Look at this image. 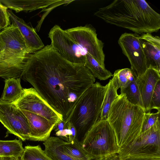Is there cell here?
Segmentation results:
<instances>
[{
	"mask_svg": "<svg viewBox=\"0 0 160 160\" xmlns=\"http://www.w3.org/2000/svg\"><path fill=\"white\" fill-rule=\"evenodd\" d=\"M66 124L67 122L63 119L56 123L53 129L55 135L62 132L66 128Z\"/></svg>",
	"mask_w": 160,
	"mask_h": 160,
	"instance_id": "obj_31",
	"label": "cell"
},
{
	"mask_svg": "<svg viewBox=\"0 0 160 160\" xmlns=\"http://www.w3.org/2000/svg\"><path fill=\"white\" fill-rule=\"evenodd\" d=\"M20 160H53L44 152L39 145L27 146L24 150Z\"/></svg>",
	"mask_w": 160,
	"mask_h": 160,
	"instance_id": "obj_27",
	"label": "cell"
},
{
	"mask_svg": "<svg viewBox=\"0 0 160 160\" xmlns=\"http://www.w3.org/2000/svg\"><path fill=\"white\" fill-rule=\"evenodd\" d=\"M160 72L150 67L142 75L136 78L146 112L151 111V98L157 82L160 80Z\"/></svg>",
	"mask_w": 160,
	"mask_h": 160,
	"instance_id": "obj_15",
	"label": "cell"
},
{
	"mask_svg": "<svg viewBox=\"0 0 160 160\" xmlns=\"http://www.w3.org/2000/svg\"><path fill=\"white\" fill-rule=\"evenodd\" d=\"M14 104L20 110L32 112L56 123L63 119L32 88H24L23 93Z\"/></svg>",
	"mask_w": 160,
	"mask_h": 160,
	"instance_id": "obj_10",
	"label": "cell"
},
{
	"mask_svg": "<svg viewBox=\"0 0 160 160\" xmlns=\"http://www.w3.org/2000/svg\"><path fill=\"white\" fill-rule=\"evenodd\" d=\"M23 150L21 140H0V157H13L19 158L21 157Z\"/></svg>",
	"mask_w": 160,
	"mask_h": 160,
	"instance_id": "obj_21",
	"label": "cell"
},
{
	"mask_svg": "<svg viewBox=\"0 0 160 160\" xmlns=\"http://www.w3.org/2000/svg\"><path fill=\"white\" fill-rule=\"evenodd\" d=\"M2 158H2V157H0V160H2Z\"/></svg>",
	"mask_w": 160,
	"mask_h": 160,
	"instance_id": "obj_35",
	"label": "cell"
},
{
	"mask_svg": "<svg viewBox=\"0 0 160 160\" xmlns=\"http://www.w3.org/2000/svg\"><path fill=\"white\" fill-rule=\"evenodd\" d=\"M108 87L97 82L83 93L66 121L75 127L79 136L84 135L100 119L105 94Z\"/></svg>",
	"mask_w": 160,
	"mask_h": 160,
	"instance_id": "obj_4",
	"label": "cell"
},
{
	"mask_svg": "<svg viewBox=\"0 0 160 160\" xmlns=\"http://www.w3.org/2000/svg\"><path fill=\"white\" fill-rule=\"evenodd\" d=\"M137 33H124L120 36L118 42L122 53L128 58L131 70L136 78L141 76L148 68L145 56Z\"/></svg>",
	"mask_w": 160,
	"mask_h": 160,
	"instance_id": "obj_12",
	"label": "cell"
},
{
	"mask_svg": "<svg viewBox=\"0 0 160 160\" xmlns=\"http://www.w3.org/2000/svg\"><path fill=\"white\" fill-rule=\"evenodd\" d=\"M26 60H11L0 58V77L6 79L21 78Z\"/></svg>",
	"mask_w": 160,
	"mask_h": 160,
	"instance_id": "obj_19",
	"label": "cell"
},
{
	"mask_svg": "<svg viewBox=\"0 0 160 160\" xmlns=\"http://www.w3.org/2000/svg\"><path fill=\"white\" fill-rule=\"evenodd\" d=\"M80 142L83 149L95 158L118 153L120 149L107 120L99 119L84 135Z\"/></svg>",
	"mask_w": 160,
	"mask_h": 160,
	"instance_id": "obj_5",
	"label": "cell"
},
{
	"mask_svg": "<svg viewBox=\"0 0 160 160\" xmlns=\"http://www.w3.org/2000/svg\"><path fill=\"white\" fill-rule=\"evenodd\" d=\"M0 57L5 59H25L29 54L18 28L11 24L0 32Z\"/></svg>",
	"mask_w": 160,
	"mask_h": 160,
	"instance_id": "obj_11",
	"label": "cell"
},
{
	"mask_svg": "<svg viewBox=\"0 0 160 160\" xmlns=\"http://www.w3.org/2000/svg\"><path fill=\"white\" fill-rule=\"evenodd\" d=\"M12 24L19 29L24 40L28 54L33 53L44 47V44L35 30L15 15L11 10H8Z\"/></svg>",
	"mask_w": 160,
	"mask_h": 160,
	"instance_id": "obj_14",
	"label": "cell"
},
{
	"mask_svg": "<svg viewBox=\"0 0 160 160\" xmlns=\"http://www.w3.org/2000/svg\"><path fill=\"white\" fill-rule=\"evenodd\" d=\"M71 39L101 66L105 67L104 43L97 36L96 31L89 26H78L65 30Z\"/></svg>",
	"mask_w": 160,
	"mask_h": 160,
	"instance_id": "obj_9",
	"label": "cell"
},
{
	"mask_svg": "<svg viewBox=\"0 0 160 160\" xmlns=\"http://www.w3.org/2000/svg\"><path fill=\"white\" fill-rule=\"evenodd\" d=\"M152 109L160 111V80L157 82L152 96L150 110Z\"/></svg>",
	"mask_w": 160,
	"mask_h": 160,
	"instance_id": "obj_29",
	"label": "cell"
},
{
	"mask_svg": "<svg viewBox=\"0 0 160 160\" xmlns=\"http://www.w3.org/2000/svg\"><path fill=\"white\" fill-rule=\"evenodd\" d=\"M20 82V78L5 79L4 89L0 101L6 103H14L23 92Z\"/></svg>",
	"mask_w": 160,
	"mask_h": 160,
	"instance_id": "obj_20",
	"label": "cell"
},
{
	"mask_svg": "<svg viewBox=\"0 0 160 160\" xmlns=\"http://www.w3.org/2000/svg\"><path fill=\"white\" fill-rule=\"evenodd\" d=\"M146 112L132 104L121 93L112 103L107 120L113 129L119 147L130 143L141 133Z\"/></svg>",
	"mask_w": 160,
	"mask_h": 160,
	"instance_id": "obj_3",
	"label": "cell"
},
{
	"mask_svg": "<svg viewBox=\"0 0 160 160\" xmlns=\"http://www.w3.org/2000/svg\"><path fill=\"white\" fill-rule=\"evenodd\" d=\"M0 122L6 128L7 135L13 134L23 141L30 140V130L27 119L14 103L0 101Z\"/></svg>",
	"mask_w": 160,
	"mask_h": 160,
	"instance_id": "obj_8",
	"label": "cell"
},
{
	"mask_svg": "<svg viewBox=\"0 0 160 160\" xmlns=\"http://www.w3.org/2000/svg\"><path fill=\"white\" fill-rule=\"evenodd\" d=\"M118 89L112 78L108 83V87L105 94L99 119L107 120L111 105L118 96L117 93Z\"/></svg>",
	"mask_w": 160,
	"mask_h": 160,
	"instance_id": "obj_23",
	"label": "cell"
},
{
	"mask_svg": "<svg viewBox=\"0 0 160 160\" xmlns=\"http://www.w3.org/2000/svg\"><path fill=\"white\" fill-rule=\"evenodd\" d=\"M1 29H2L0 28V32L1 31Z\"/></svg>",
	"mask_w": 160,
	"mask_h": 160,
	"instance_id": "obj_36",
	"label": "cell"
},
{
	"mask_svg": "<svg viewBox=\"0 0 160 160\" xmlns=\"http://www.w3.org/2000/svg\"><path fill=\"white\" fill-rule=\"evenodd\" d=\"M121 159L128 157L160 158V119L141 133L118 152Z\"/></svg>",
	"mask_w": 160,
	"mask_h": 160,
	"instance_id": "obj_6",
	"label": "cell"
},
{
	"mask_svg": "<svg viewBox=\"0 0 160 160\" xmlns=\"http://www.w3.org/2000/svg\"><path fill=\"white\" fill-rule=\"evenodd\" d=\"M112 76L115 85L118 89H121L126 87L136 78L129 68L117 70Z\"/></svg>",
	"mask_w": 160,
	"mask_h": 160,
	"instance_id": "obj_26",
	"label": "cell"
},
{
	"mask_svg": "<svg viewBox=\"0 0 160 160\" xmlns=\"http://www.w3.org/2000/svg\"><path fill=\"white\" fill-rule=\"evenodd\" d=\"M121 160H160V158L128 157Z\"/></svg>",
	"mask_w": 160,
	"mask_h": 160,
	"instance_id": "obj_32",
	"label": "cell"
},
{
	"mask_svg": "<svg viewBox=\"0 0 160 160\" xmlns=\"http://www.w3.org/2000/svg\"><path fill=\"white\" fill-rule=\"evenodd\" d=\"M56 0H1L4 5L16 13L21 11L31 12L44 9L58 2Z\"/></svg>",
	"mask_w": 160,
	"mask_h": 160,
	"instance_id": "obj_17",
	"label": "cell"
},
{
	"mask_svg": "<svg viewBox=\"0 0 160 160\" xmlns=\"http://www.w3.org/2000/svg\"><path fill=\"white\" fill-rule=\"evenodd\" d=\"M94 15L138 34L156 32L160 28V15L144 0H114Z\"/></svg>",
	"mask_w": 160,
	"mask_h": 160,
	"instance_id": "obj_2",
	"label": "cell"
},
{
	"mask_svg": "<svg viewBox=\"0 0 160 160\" xmlns=\"http://www.w3.org/2000/svg\"><path fill=\"white\" fill-rule=\"evenodd\" d=\"M63 147L73 160H98V159L95 158L85 151L78 138L73 143L64 141Z\"/></svg>",
	"mask_w": 160,
	"mask_h": 160,
	"instance_id": "obj_22",
	"label": "cell"
},
{
	"mask_svg": "<svg viewBox=\"0 0 160 160\" xmlns=\"http://www.w3.org/2000/svg\"><path fill=\"white\" fill-rule=\"evenodd\" d=\"M48 37L52 48L62 57L71 62L85 65L87 53L76 43L65 30L55 25L50 30Z\"/></svg>",
	"mask_w": 160,
	"mask_h": 160,
	"instance_id": "obj_7",
	"label": "cell"
},
{
	"mask_svg": "<svg viewBox=\"0 0 160 160\" xmlns=\"http://www.w3.org/2000/svg\"><path fill=\"white\" fill-rule=\"evenodd\" d=\"M0 52H1V51H0Z\"/></svg>",
	"mask_w": 160,
	"mask_h": 160,
	"instance_id": "obj_37",
	"label": "cell"
},
{
	"mask_svg": "<svg viewBox=\"0 0 160 160\" xmlns=\"http://www.w3.org/2000/svg\"><path fill=\"white\" fill-rule=\"evenodd\" d=\"M2 160H20V159L13 157H9L3 158Z\"/></svg>",
	"mask_w": 160,
	"mask_h": 160,
	"instance_id": "obj_34",
	"label": "cell"
},
{
	"mask_svg": "<svg viewBox=\"0 0 160 160\" xmlns=\"http://www.w3.org/2000/svg\"><path fill=\"white\" fill-rule=\"evenodd\" d=\"M8 8L0 2V28L3 29L11 25Z\"/></svg>",
	"mask_w": 160,
	"mask_h": 160,
	"instance_id": "obj_30",
	"label": "cell"
},
{
	"mask_svg": "<svg viewBox=\"0 0 160 160\" xmlns=\"http://www.w3.org/2000/svg\"><path fill=\"white\" fill-rule=\"evenodd\" d=\"M21 78L30 83L65 121L95 81L85 65L68 61L51 45L28 55Z\"/></svg>",
	"mask_w": 160,
	"mask_h": 160,
	"instance_id": "obj_1",
	"label": "cell"
},
{
	"mask_svg": "<svg viewBox=\"0 0 160 160\" xmlns=\"http://www.w3.org/2000/svg\"><path fill=\"white\" fill-rule=\"evenodd\" d=\"M136 78L131 82L126 87L121 89V93L125 94L127 99L130 103L140 106L144 109Z\"/></svg>",
	"mask_w": 160,
	"mask_h": 160,
	"instance_id": "obj_25",
	"label": "cell"
},
{
	"mask_svg": "<svg viewBox=\"0 0 160 160\" xmlns=\"http://www.w3.org/2000/svg\"><path fill=\"white\" fill-rule=\"evenodd\" d=\"M98 160H121V158L118 153H117L99 158Z\"/></svg>",
	"mask_w": 160,
	"mask_h": 160,
	"instance_id": "obj_33",
	"label": "cell"
},
{
	"mask_svg": "<svg viewBox=\"0 0 160 160\" xmlns=\"http://www.w3.org/2000/svg\"><path fill=\"white\" fill-rule=\"evenodd\" d=\"M85 65L95 78L100 80H107L113 75L110 71L101 66L88 53L85 55Z\"/></svg>",
	"mask_w": 160,
	"mask_h": 160,
	"instance_id": "obj_24",
	"label": "cell"
},
{
	"mask_svg": "<svg viewBox=\"0 0 160 160\" xmlns=\"http://www.w3.org/2000/svg\"><path fill=\"white\" fill-rule=\"evenodd\" d=\"M160 111L155 113L151 112L150 111L146 112L143 118L141 133L148 129L160 119Z\"/></svg>",
	"mask_w": 160,
	"mask_h": 160,
	"instance_id": "obj_28",
	"label": "cell"
},
{
	"mask_svg": "<svg viewBox=\"0 0 160 160\" xmlns=\"http://www.w3.org/2000/svg\"><path fill=\"white\" fill-rule=\"evenodd\" d=\"M64 141L58 137H51L43 143L45 153L53 160H73L65 150Z\"/></svg>",
	"mask_w": 160,
	"mask_h": 160,
	"instance_id": "obj_18",
	"label": "cell"
},
{
	"mask_svg": "<svg viewBox=\"0 0 160 160\" xmlns=\"http://www.w3.org/2000/svg\"><path fill=\"white\" fill-rule=\"evenodd\" d=\"M139 40L145 56L148 68L151 67L160 72V38L150 33L140 36Z\"/></svg>",
	"mask_w": 160,
	"mask_h": 160,
	"instance_id": "obj_16",
	"label": "cell"
},
{
	"mask_svg": "<svg viewBox=\"0 0 160 160\" xmlns=\"http://www.w3.org/2000/svg\"><path fill=\"white\" fill-rule=\"evenodd\" d=\"M29 126L30 140L45 142L50 137L56 123L30 112L21 110Z\"/></svg>",
	"mask_w": 160,
	"mask_h": 160,
	"instance_id": "obj_13",
	"label": "cell"
}]
</instances>
